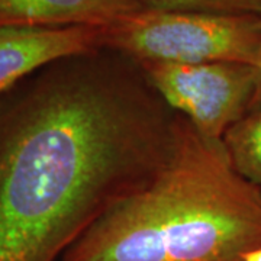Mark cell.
Returning <instances> with one entry per match:
<instances>
[{
	"label": "cell",
	"mask_w": 261,
	"mask_h": 261,
	"mask_svg": "<svg viewBox=\"0 0 261 261\" xmlns=\"http://www.w3.org/2000/svg\"><path fill=\"white\" fill-rule=\"evenodd\" d=\"M23 83L0 105V261H56L152 177L177 113L108 48Z\"/></svg>",
	"instance_id": "6da1fadb"
},
{
	"label": "cell",
	"mask_w": 261,
	"mask_h": 261,
	"mask_svg": "<svg viewBox=\"0 0 261 261\" xmlns=\"http://www.w3.org/2000/svg\"><path fill=\"white\" fill-rule=\"evenodd\" d=\"M261 247V190L224 141L176 116L167 157L100 216L63 261H243Z\"/></svg>",
	"instance_id": "7a4b0ae2"
},
{
	"label": "cell",
	"mask_w": 261,
	"mask_h": 261,
	"mask_svg": "<svg viewBox=\"0 0 261 261\" xmlns=\"http://www.w3.org/2000/svg\"><path fill=\"white\" fill-rule=\"evenodd\" d=\"M260 15L142 9L103 28V48L138 64H255Z\"/></svg>",
	"instance_id": "3957f363"
},
{
	"label": "cell",
	"mask_w": 261,
	"mask_h": 261,
	"mask_svg": "<svg viewBox=\"0 0 261 261\" xmlns=\"http://www.w3.org/2000/svg\"><path fill=\"white\" fill-rule=\"evenodd\" d=\"M140 67L161 100L211 140L224 141L251 109L255 93L251 64L144 63Z\"/></svg>",
	"instance_id": "277c9868"
},
{
	"label": "cell",
	"mask_w": 261,
	"mask_h": 261,
	"mask_svg": "<svg viewBox=\"0 0 261 261\" xmlns=\"http://www.w3.org/2000/svg\"><path fill=\"white\" fill-rule=\"evenodd\" d=\"M103 48V28H0V105L20 82L64 57Z\"/></svg>",
	"instance_id": "5b68a950"
},
{
	"label": "cell",
	"mask_w": 261,
	"mask_h": 261,
	"mask_svg": "<svg viewBox=\"0 0 261 261\" xmlns=\"http://www.w3.org/2000/svg\"><path fill=\"white\" fill-rule=\"evenodd\" d=\"M142 9L138 0H0V28H105Z\"/></svg>",
	"instance_id": "8992f818"
},
{
	"label": "cell",
	"mask_w": 261,
	"mask_h": 261,
	"mask_svg": "<svg viewBox=\"0 0 261 261\" xmlns=\"http://www.w3.org/2000/svg\"><path fill=\"white\" fill-rule=\"evenodd\" d=\"M224 144L235 168L261 190V109L248 112L233 125Z\"/></svg>",
	"instance_id": "52a82bcc"
},
{
	"label": "cell",
	"mask_w": 261,
	"mask_h": 261,
	"mask_svg": "<svg viewBox=\"0 0 261 261\" xmlns=\"http://www.w3.org/2000/svg\"><path fill=\"white\" fill-rule=\"evenodd\" d=\"M145 9L215 12V13H261V0H138Z\"/></svg>",
	"instance_id": "ba28073f"
},
{
	"label": "cell",
	"mask_w": 261,
	"mask_h": 261,
	"mask_svg": "<svg viewBox=\"0 0 261 261\" xmlns=\"http://www.w3.org/2000/svg\"><path fill=\"white\" fill-rule=\"evenodd\" d=\"M260 20H261V13H260ZM254 70H255V93L252 97L251 103V111L255 109H261V38H260V48H258V54H257V60H255V64H254Z\"/></svg>",
	"instance_id": "9c48e42d"
},
{
	"label": "cell",
	"mask_w": 261,
	"mask_h": 261,
	"mask_svg": "<svg viewBox=\"0 0 261 261\" xmlns=\"http://www.w3.org/2000/svg\"><path fill=\"white\" fill-rule=\"evenodd\" d=\"M243 261H261V247L252 248L243 255Z\"/></svg>",
	"instance_id": "30bf717a"
}]
</instances>
